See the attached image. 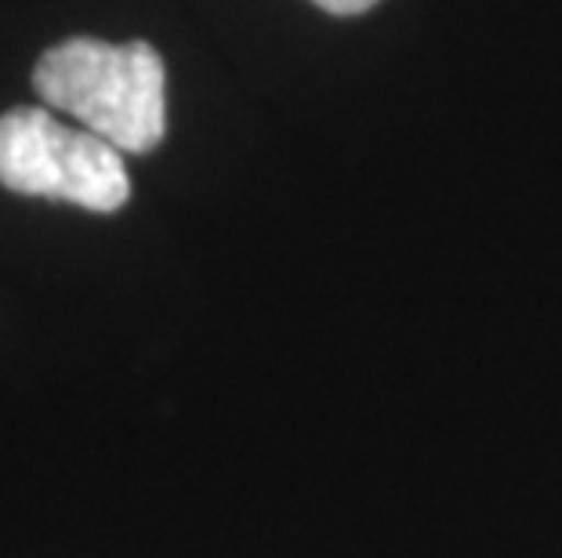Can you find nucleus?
Wrapping results in <instances>:
<instances>
[{
	"instance_id": "f257e3e1",
	"label": "nucleus",
	"mask_w": 562,
	"mask_h": 558,
	"mask_svg": "<svg viewBox=\"0 0 562 558\" xmlns=\"http://www.w3.org/2000/svg\"><path fill=\"white\" fill-rule=\"evenodd\" d=\"M33 88L52 110L74 116L121 152L142 157L164 141L167 77L160 52L146 41L69 37L37 58Z\"/></svg>"
},
{
	"instance_id": "f03ea898",
	"label": "nucleus",
	"mask_w": 562,
	"mask_h": 558,
	"mask_svg": "<svg viewBox=\"0 0 562 558\" xmlns=\"http://www.w3.org/2000/svg\"><path fill=\"white\" fill-rule=\"evenodd\" d=\"M0 185L94 215H113L131 200L124 152L37 105H15L0 116Z\"/></svg>"
},
{
	"instance_id": "7ed1b4c3",
	"label": "nucleus",
	"mask_w": 562,
	"mask_h": 558,
	"mask_svg": "<svg viewBox=\"0 0 562 558\" xmlns=\"http://www.w3.org/2000/svg\"><path fill=\"white\" fill-rule=\"evenodd\" d=\"M316 8L330 11V15H360V11H370L378 0H313Z\"/></svg>"
}]
</instances>
